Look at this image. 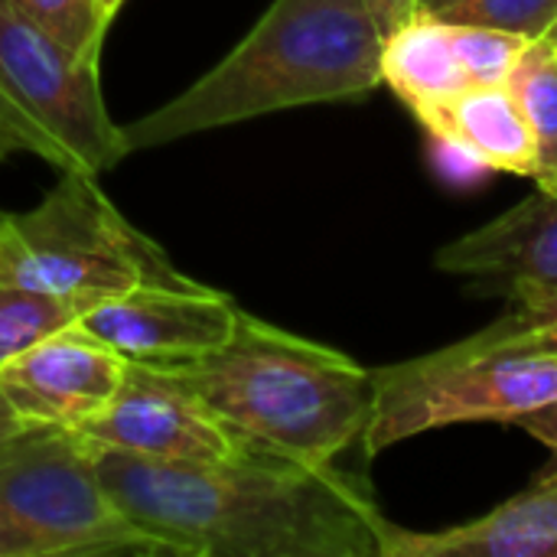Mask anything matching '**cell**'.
<instances>
[{
  "label": "cell",
  "instance_id": "obj_10",
  "mask_svg": "<svg viewBox=\"0 0 557 557\" xmlns=\"http://www.w3.org/2000/svg\"><path fill=\"white\" fill-rule=\"evenodd\" d=\"M127 359L78 323L0 366V392L23 424L75 431L121 388Z\"/></svg>",
  "mask_w": 557,
  "mask_h": 557
},
{
  "label": "cell",
  "instance_id": "obj_23",
  "mask_svg": "<svg viewBox=\"0 0 557 557\" xmlns=\"http://www.w3.org/2000/svg\"><path fill=\"white\" fill-rule=\"evenodd\" d=\"M23 428H29V424H23L20 421V414L10 408V401L3 398V392H0V441H7V437H13L16 431H23Z\"/></svg>",
  "mask_w": 557,
  "mask_h": 557
},
{
  "label": "cell",
  "instance_id": "obj_2",
  "mask_svg": "<svg viewBox=\"0 0 557 557\" xmlns=\"http://www.w3.org/2000/svg\"><path fill=\"white\" fill-rule=\"evenodd\" d=\"M382 42L366 0H274L215 69L127 124V147L134 153L287 108L362 98L382 85Z\"/></svg>",
  "mask_w": 557,
  "mask_h": 557
},
{
  "label": "cell",
  "instance_id": "obj_19",
  "mask_svg": "<svg viewBox=\"0 0 557 557\" xmlns=\"http://www.w3.org/2000/svg\"><path fill=\"white\" fill-rule=\"evenodd\" d=\"M421 13L441 23L496 26L529 39H545L557 23V0H437Z\"/></svg>",
  "mask_w": 557,
  "mask_h": 557
},
{
  "label": "cell",
  "instance_id": "obj_18",
  "mask_svg": "<svg viewBox=\"0 0 557 557\" xmlns=\"http://www.w3.org/2000/svg\"><path fill=\"white\" fill-rule=\"evenodd\" d=\"M7 3L69 52L88 62H101L104 33L111 23L101 16L98 0H7Z\"/></svg>",
  "mask_w": 557,
  "mask_h": 557
},
{
  "label": "cell",
  "instance_id": "obj_11",
  "mask_svg": "<svg viewBox=\"0 0 557 557\" xmlns=\"http://www.w3.org/2000/svg\"><path fill=\"white\" fill-rule=\"evenodd\" d=\"M382 557H557V473L457 529L405 532L385 522Z\"/></svg>",
  "mask_w": 557,
  "mask_h": 557
},
{
  "label": "cell",
  "instance_id": "obj_20",
  "mask_svg": "<svg viewBox=\"0 0 557 557\" xmlns=\"http://www.w3.org/2000/svg\"><path fill=\"white\" fill-rule=\"evenodd\" d=\"M454 49L460 55V65L470 78V85H506L522 55L535 39L496 29V26H467V23H447Z\"/></svg>",
  "mask_w": 557,
  "mask_h": 557
},
{
  "label": "cell",
  "instance_id": "obj_12",
  "mask_svg": "<svg viewBox=\"0 0 557 557\" xmlns=\"http://www.w3.org/2000/svg\"><path fill=\"white\" fill-rule=\"evenodd\" d=\"M434 264L447 274L493 277L509 287L557 284V193H535L499 219L444 245Z\"/></svg>",
  "mask_w": 557,
  "mask_h": 557
},
{
  "label": "cell",
  "instance_id": "obj_9",
  "mask_svg": "<svg viewBox=\"0 0 557 557\" xmlns=\"http://www.w3.org/2000/svg\"><path fill=\"white\" fill-rule=\"evenodd\" d=\"M242 307L199 281L153 284L91 304L78 326L127 362H193L219 349L238 326Z\"/></svg>",
  "mask_w": 557,
  "mask_h": 557
},
{
  "label": "cell",
  "instance_id": "obj_1",
  "mask_svg": "<svg viewBox=\"0 0 557 557\" xmlns=\"http://www.w3.org/2000/svg\"><path fill=\"white\" fill-rule=\"evenodd\" d=\"M117 509L180 557H382L385 519L362 480L242 437L215 463L95 450Z\"/></svg>",
  "mask_w": 557,
  "mask_h": 557
},
{
  "label": "cell",
  "instance_id": "obj_16",
  "mask_svg": "<svg viewBox=\"0 0 557 557\" xmlns=\"http://www.w3.org/2000/svg\"><path fill=\"white\" fill-rule=\"evenodd\" d=\"M512 297L516 310L470 339L503 356L557 359V284H519Z\"/></svg>",
  "mask_w": 557,
  "mask_h": 557
},
{
  "label": "cell",
  "instance_id": "obj_21",
  "mask_svg": "<svg viewBox=\"0 0 557 557\" xmlns=\"http://www.w3.org/2000/svg\"><path fill=\"white\" fill-rule=\"evenodd\" d=\"M512 424L522 428L525 434H532L535 441H542L545 447H552L557 457V395H552L548 401H542L539 408L519 414Z\"/></svg>",
  "mask_w": 557,
  "mask_h": 557
},
{
  "label": "cell",
  "instance_id": "obj_26",
  "mask_svg": "<svg viewBox=\"0 0 557 557\" xmlns=\"http://www.w3.org/2000/svg\"><path fill=\"white\" fill-rule=\"evenodd\" d=\"M431 3H437V0H421V10H428Z\"/></svg>",
  "mask_w": 557,
  "mask_h": 557
},
{
  "label": "cell",
  "instance_id": "obj_14",
  "mask_svg": "<svg viewBox=\"0 0 557 557\" xmlns=\"http://www.w3.org/2000/svg\"><path fill=\"white\" fill-rule=\"evenodd\" d=\"M382 85H388L418 121L470 88L450 26L418 13L382 42Z\"/></svg>",
  "mask_w": 557,
  "mask_h": 557
},
{
  "label": "cell",
  "instance_id": "obj_22",
  "mask_svg": "<svg viewBox=\"0 0 557 557\" xmlns=\"http://www.w3.org/2000/svg\"><path fill=\"white\" fill-rule=\"evenodd\" d=\"M382 36L395 33L398 26H405L408 20H414L421 13V0H366Z\"/></svg>",
  "mask_w": 557,
  "mask_h": 557
},
{
  "label": "cell",
  "instance_id": "obj_8",
  "mask_svg": "<svg viewBox=\"0 0 557 557\" xmlns=\"http://www.w3.org/2000/svg\"><path fill=\"white\" fill-rule=\"evenodd\" d=\"M75 434L95 450L160 463H215L242 447V437L173 366L153 362H127L114 398Z\"/></svg>",
  "mask_w": 557,
  "mask_h": 557
},
{
  "label": "cell",
  "instance_id": "obj_7",
  "mask_svg": "<svg viewBox=\"0 0 557 557\" xmlns=\"http://www.w3.org/2000/svg\"><path fill=\"white\" fill-rule=\"evenodd\" d=\"M372 379V421L362 434L369 457L447 424H512L557 395V359L503 356L467 336L457 346L379 369Z\"/></svg>",
  "mask_w": 557,
  "mask_h": 557
},
{
  "label": "cell",
  "instance_id": "obj_3",
  "mask_svg": "<svg viewBox=\"0 0 557 557\" xmlns=\"http://www.w3.org/2000/svg\"><path fill=\"white\" fill-rule=\"evenodd\" d=\"M170 366L238 437L300 463H336L372 421L369 369L245 310L219 349Z\"/></svg>",
  "mask_w": 557,
  "mask_h": 557
},
{
  "label": "cell",
  "instance_id": "obj_15",
  "mask_svg": "<svg viewBox=\"0 0 557 557\" xmlns=\"http://www.w3.org/2000/svg\"><path fill=\"white\" fill-rule=\"evenodd\" d=\"M509 91L522 108V117L535 140V183L542 193H557V49L548 39H535L516 72Z\"/></svg>",
  "mask_w": 557,
  "mask_h": 557
},
{
  "label": "cell",
  "instance_id": "obj_17",
  "mask_svg": "<svg viewBox=\"0 0 557 557\" xmlns=\"http://www.w3.org/2000/svg\"><path fill=\"white\" fill-rule=\"evenodd\" d=\"M82 313L85 307L75 300L0 284V366L42 343L46 336L78 323Z\"/></svg>",
  "mask_w": 557,
  "mask_h": 557
},
{
  "label": "cell",
  "instance_id": "obj_13",
  "mask_svg": "<svg viewBox=\"0 0 557 557\" xmlns=\"http://www.w3.org/2000/svg\"><path fill=\"white\" fill-rule=\"evenodd\" d=\"M421 124L490 170L535 176V140L509 85H470Z\"/></svg>",
  "mask_w": 557,
  "mask_h": 557
},
{
  "label": "cell",
  "instance_id": "obj_24",
  "mask_svg": "<svg viewBox=\"0 0 557 557\" xmlns=\"http://www.w3.org/2000/svg\"><path fill=\"white\" fill-rule=\"evenodd\" d=\"M124 3H127V0H98V7H101V16H104L108 23L117 16V10H121Z\"/></svg>",
  "mask_w": 557,
  "mask_h": 557
},
{
  "label": "cell",
  "instance_id": "obj_5",
  "mask_svg": "<svg viewBox=\"0 0 557 557\" xmlns=\"http://www.w3.org/2000/svg\"><path fill=\"white\" fill-rule=\"evenodd\" d=\"M111 555L180 557L117 509L82 434L29 424L0 441V557Z\"/></svg>",
  "mask_w": 557,
  "mask_h": 557
},
{
  "label": "cell",
  "instance_id": "obj_25",
  "mask_svg": "<svg viewBox=\"0 0 557 557\" xmlns=\"http://www.w3.org/2000/svg\"><path fill=\"white\" fill-rule=\"evenodd\" d=\"M545 39H548V42H552V46H555V49H557V23H555V29H552V33H548Z\"/></svg>",
  "mask_w": 557,
  "mask_h": 557
},
{
  "label": "cell",
  "instance_id": "obj_4",
  "mask_svg": "<svg viewBox=\"0 0 557 557\" xmlns=\"http://www.w3.org/2000/svg\"><path fill=\"white\" fill-rule=\"evenodd\" d=\"M98 176L59 173L26 212H0V284L82 304L189 281L98 189Z\"/></svg>",
  "mask_w": 557,
  "mask_h": 557
},
{
  "label": "cell",
  "instance_id": "obj_6",
  "mask_svg": "<svg viewBox=\"0 0 557 557\" xmlns=\"http://www.w3.org/2000/svg\"><path fill=\"white\" fill-rule=\"evenodd\" d=\"M13 150L88 176L131 153L101 95V62L69 52L0 0V157Z\"/></svg>",
  "mask_w": 557,
  "mask_h": 557
}]
</instances>
